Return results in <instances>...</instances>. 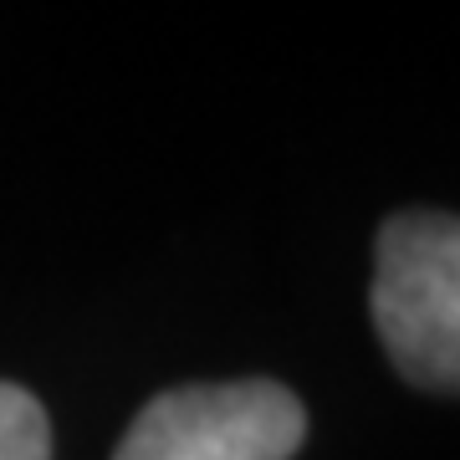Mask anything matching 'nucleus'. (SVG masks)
Returning a JSON list of instances; mask_svg holds the SVG:
<instances>
[{"label":"nucleus","instance_id":"1","mask_svg":"<svg viewBox=\"0 0 460 460\" xmlns=\"http://www.w3.org/2000/svg\"><path fill=\"white\" fill-rule=\"evenodd\" d=\"M374 328L410 384L460 394V215L404 210L378 230Z\"/></svg>","mask_w":460,"mask_h":460},{"label":"nucleus","instance_id":"2","mask_svg":"<svg viewBox=\"0 0 460 460\" xmlns=\"http://www.w3.org/2000/svg\"><path fill=\"white\" fill-rule=\"evenodd\" d=\"M307 410L271 378L184 384L148 399L113 460H292Z\"/></svg>","mask_w":460,"mask_h":460},{"label":"nucleus","instance_id":"3","mask_svg":"<svg viewBox=\"0 0 460 460\" xmlns=\"http://www.w3.org/2000/svg\"><path fill=\"white\" fill-rule=\"evenodd\" d=\"M0 460H51V425L21 384H0Z\"/></svg>","mask_w":460,"mask_h":460}]
</instances>
